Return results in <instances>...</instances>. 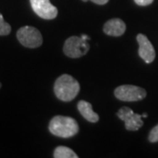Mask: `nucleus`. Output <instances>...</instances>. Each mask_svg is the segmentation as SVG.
Returning <instances> with one entry per match:
<instances>
[{"mask_svg": "<svg viewBox=\"0 0 158 158\" xmlns=\"http://www.w3.org/2000/svg\"><path fill=\"white\" fill-rule=\"evenodd\" d=\"M154 0H135L136 5L140 6H147L150 4H152Z\"/></svg>", "mask_w": 158, "mask_h": 158, "instance_id": "14", "label": "nucleus"}, {"mask_svg": "<svg viewBox=\"0 0 158 158\" xmlns=\"http://www.w3.org/2000/svg\"><path fill=\"white\" fill-rule=\"evenodd\" d=\"M147 116H148V115H147V114H146V113H144V114H142V117H144V118H146Z\"/></svg>", "mask_w": 158, "mask_h": 158, "instance_id": "17", "label": "nucleus"}, {"mask_svg": "<svg viewBox=\"0 0 158 158\" xmlns=\"http://www.w3.org/2000/svg\"><path fill=\"white\" fill-rule=\"evenodd\" d=\"M1 87H2V84L0 83V88H1Z\"/></svg>", "mask_w": 158, "mask_h": 158, "instance_id": "19", "label": "nucleus"}, {"mask_svg": "<svg viewBox=\"0 0 158 158\" xmlns=\"http://www.w3.org/2000/svg\"><path fill=\"white\" fill-rule=\"evenodd\" d=\"M17 38L19 41L24 47L29 48H35L42 44V36L40 31L33 27H23L17 32Z\"/></svg>", "mask_w": 158, "mask_h": 158, "instance_id": "4", "label": "nucleus"}, {"mask_svg": "<svg viewBox=\"0 0 158 158\" xmlns=\"http://www.w3.org/2000/svg\"><path fill=\"white\" fill-rule=\"evenodd\" d=\"M90 49V45L86 40L78 36H71L66 40L63 52L67 56L70 58H78L84 56Z\"/></svg>", "mask_w": 158, "mask_h": 158, "instance_id": "3", "label": "nucleus"}, {"mask_svg": "<svg viewBox=\"0 0 158 158\" xmlns=\"http://www.w3.org/2000/svg\"><path fill=\"white\" fill-rule=\"evenodd\" d=\"M115 97L121 101H139L143 99L147 92L144 89L135 85H125L118 86L114 90Z\"/></svg>", "mask_w": 158, "mask_h": 158, "instance_id": "5", "label": "nucleus"}, {"mask_svg": "<svg viewBox=\"0 0 158 158\" xmlns=\"http://www.w3.org/2000/svg\"><path fill=\"white\" fill-rule=\"evenodd\" d=\"M89 1H91V2L95 3L97 5H100V6H102V5H106L109 0H89Z\"/></svg>", "mask_w": 158, "mask_h": 158, "instance_id": "15", "label": "nucleus"}, {"mask_svg": "<svg viewBox=\"0 0 158 158\" xmlns=\"http://www.w3.org/2000/svg\"><path fill=\"white\" fill-rule=\"evenodd\" d=\"M55 158H77V155L69 148L60 146L55 149L54 152Z\"/></svg>", "mask_w": 158, "mask_h": 158, "instance_id": "11", "label": "nucleus"}, {"mask_svg": "<svg viewBox=\"0 0 158 158\" xmlns=\"http://www.w3.org/2000/svg\"><path fill=\"white\" fill-rule=\"evenodd\" d=\"M148 141L150 142H156L158 141V125H156L153 128L148 135Z\"/></svg>", "mask_w": 158, "mask_h": 158, "instance_id": "13", "label": "nucleus"}, {"mask_svg": "<svg viewBox=\"0 0 158 158\" xmlns=\"http://www.w3.org/2000/svg\"><path fill=\"white\" fill-rule=\"evenodd\" d=\"M81 37H82V38H83V39H84V40H87L90 39V38H89V37H88L87 35H85V34H83V35H82Z\"/></svg>", "mask_w": 158, "mask_h": 158, "instance_id": "16", "label": "nucleus"}, {"mask_svg": "<svg viewBox=\"0 0 158 158\" xmlns=\"http://www.w3.org/2000/svg\"><path fill=\"white\" fill-rule=\"evenodd\" d=\"M82 1H84V2H87V1H89V0H82Z\"/></svg>", "mask_w": 158, "mask_h": 158, "instance_id": "18", "label": "nucleus"}, {"mask_svg": "<svg viewBox=\"0 0 158 158\" xmlns=\"http://www.w3.org/2000/svg\"><path fill=\"white\" fill-rule=\"evenodd\" d=\"M54 90L57 98L62 101H70L77 96L80 85L73 77L64 74L56 79Z\"/></svg>", "mask_w": 158, "mask_h": 158, "instance_id": "1", "label": "nucleus"}, {"mask_svg": "<svg viewBox=\"0 0 158 158\" xmlns=\"http://www.w3.org/2000/svg\"><path fill=\"white\" fill-rule=\"evenodd\" d=\"M117 116L125 122V127L129 131H137L143 125L142 115L135 113L129 107L120 108L117 113Z\"/></svg>", "mask_w": 158, "mask_h": 158, "instance_id": "6", "label": "nucleus"}, {"mask_svg": "<svg viewBox=\"0 0 158 158\" xmlns=\"http://www.w3.org/2000/svg\"><path fill=\"white\" fill-rule=\"evenodd\" d=\"M48 129L54 135L69 138L77 135L79 127L76 119L66 116H56L51 119Z\"/></svg>", "mask_w": 158, "mask_h": 158, "instance_id": "2", "label": "nucleus"}, {"mask_svg": "<svg viewBox=\"0 0 158 158\" xmlns=\"http://www.w3.org/2000/svg\"><path fill=\"white\" fill-rule=\"evenodd\" d=\"M77 109L81 113V115L87 119L90 122H97L98 121L99 117L93 110H92V106L89 102L81 100L77 104Z\"/></svg>", "mask_w": 158, "mask_h": 158, "instance_id": "10", "label": "nucleus"}, {"mask_svg": "<svg viewBox=\"0 0 158 158\" xmlns=\"http://www.w3.org/2000/svg\"><path fill=\"white\" fill-rule=\"evenodd\" d=\"M11 26L5 21V19L3 18V15L0 13V35L1 36L8 35L11 33Z\"/></svg>", "mask_w": 158, "mask_h": 158, "instance_id": "12", "label": "nucleus"}, {"mask_svg": "<svg viewBox=\"0 0 158 158\" xmlns=\"http://www.w3.org/2000/svg\"><path fill=\"white\" fill-rule=\"evenodd\" d=\"M30 4L34 12L41 19H53L58 14L57 8L49 0H30Z\"/></svg>", "mask_w": 158, "mask_h": 158, "instance_id": "7", "label": "nucleus"}, {"mask_svg": "<svg viewBox=\"0 0 158 158\" xmlns=\"http://www.w3.org/2000/svg\"><path fill=\"white\" fill-rule=\"evenodd\" d=\"M126 31V24L120 19H113L104 25V33L110 36H121Z\"/></svg>", "mask_w": 158, "mask_h": 158, "instance_id": "9", "label": "nucleus"}, {"mask_svg": "<svg viewBox=\"0 0 158 158\" xmlns=\"http://www.w3.org/2000/svg\"><path fill=\"white\" fill-rule=\"evenodd\" d=\"M136 40L139 43V56L147 63H150L156 57V52L149 40L144 34H138Z\"/></svg>", "mask_w": 158, "mask_h": 158, "instance_id": "8", "label": "nucleus"}]
</instances>
